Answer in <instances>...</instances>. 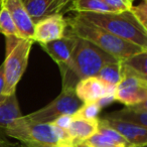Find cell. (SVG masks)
<instances>
[{
  "label": "cell",
  "mask_w": 147,
  "mask_h": 147,
  "mask_svg": "<svg viewBox=\"0 0 147 147\" xmlns=\"http://www.w3.org/2000/svg\"><path fill=\"white\" fill-rule=\"evenodd\" d=\"M71 119H73V115H61V116L57 117L55 120H53L51 124L61 129H63V130H67L71 122Z\"/></svg>",
  "instance_id": "obj_26"
},
{
  "label": "cell",
  "mask_w": 147,
  "mask_h": 147,
  "mask_svg": "<svg viewBox=\"0 0 147 147\" xmlns=\"http://www.w3.org/2000/svg\"><path fill=\"white\" fill-rule=\"evenodd\" d=\"M88 147H130L129 143L112 127L99 118L98 131L83 142Z\"/></svg>",
  "instance_id": "obj_13"
},
{
  "label": "cell",
  "mask_w": 147,
  "mask_h": 147,
  "mask_svg": "<svg viewBox=\"0 0 147 147\" xmlns=\"http://www.w3.org/2000/svg\"><path fill=\"white\" fill-rule=\"evenodd\" d=\"M83 103L79 100L74 88H63L55 100L39 110L23 116L25 120L33 123H51L61 115H74Z\"/></svg>",
  "instance_id": "obj_6"
},
{
  "label": "cell",
  "mask_w": 147,
  "mask_h": 147,
  "mask_svg": "<svg viewBox=\"0 0 147 147\" xmlns=\"http://www.w3.org/2000/svg\"><path fill=\"white\" fill-rule=\"evenodd\" d=\"M103 2L112 9L114 12H125L129 11L130 7L132 6L128 0H102Z\"/></svg>",
  "instance_id": "obj_24"
},
{
  "label": "cell",
  "mask_w": 147,
  "mask_h": 147,
  "mask_svg": "<svg viewBox=\"0 0 147 147\" xmlns=\"http://www.w3.org/2000/svg\"><path fill=\"white\" fill-rule=\"evenodd\" d=\"M67 29L69 32L80 38L90 41L118 61H123L133 55L147 51L146 49L124 40L100 27L82 20L76 15L71 18H67Z\"/></svg>",
  "instance_id": "obj_2"
},
{
  "label": "cell",
  "mask_w": 147,
  "mask_h": 147,
  "mask_svg": "<svg viewBox=\"0 0 147 147\" xmlns=\"http://www.w3.org/2000/svg\"><path fill=\"white\" fill-rule=\"evenodd\" d=\"M128 1L131 3V4H133V2H134V0H128Z\"/></svg>",
  "instance_id": "obj_32"
},
{
  "label": "cell",
  "mask_w": 147,
  "mask_h": 147,
  "mask_svg": "<svg viewBox=\"0 0 147 147\" xmlns=\"http://www.w3.org/2000/svg\"><path fill=\"white\" fill-rule=\"evenodd\" d=\"M0 33L5 36H19L14 21L2 1H0Z\"/></svg>",
  "instance_id": "obj_20"
},
{
  "label": "cell",
  "mask_w": 147,
  "mask_h": 147,
  "mask_svg": "<svg viewBox=\"0 0 147 147\" xmlns=\"http://www.w3.org/2000/svg\"><path fill=\"white\" fill-rule=\"evenodd\" d=\"M77 40L78 37L67 29L65 34L61 39L42 43L40 47L57 63V65H65L71 61Z\"/></svg>",
  "instance_id": "obj_10"
},
{
  "label": "cell",
  "mask_w": 147,
  "mask_h": 147,
  "mask_svg": "<svg viewBox=\"0 0 147 147\" xmlns=\"http://www.w3.org/2000/svg\"><path fill=\"white\" fill-rule=\"evenodd\" d=\"M99 128V118L87 120L73 115V119L67 128V133L74 145L80 144L95 134Z\"/></svg>",
  "instance_id": "obj_14"
},
{
  "label": "cell",
  "mask_w": 147,
  "mask_h": 147,
  "mask_svg": "<svg viewBox=\"0 0 147 147\" xmlns=\"http://www.w3.org/2000/svg\"><path fill=\"white\" fill-rule=\"evenodd\" d=\"M134 1H135V0H134Z\"/></svg>",
  "instance_id": "obj_35"
},
{
  "label": "cell",
  "mask_w": 147,
  "mask_h": 147,
  "mask_svg": "<svg viewBox=\"0 0 147 147\" xmlns=\"http://www.w3.org/2000/svg\"><path fill=\"white\" fill-rule=\"evenodd\" d=\"M84 21L147 49V30L134 18L130 11L108 13H77Z\"/></svg>",
  "instance_id": "obj_4"
},
{
  "label": "cell",
  "mask_w": 147,
  "mask_h": 147,
  "mask_svg": "<svg viewBox=\"0 0 147 147\" xmlns=\"http://www.w3.org/2000/svg\"><path fill=\"white\" fill-rule=\"evenodd\" d=\"M116 61H121L105 53L90 41L78 37L71 61L65 65H59L63 78V88L75 89L79 81L95 77L104 65Z\"/></svg>",
  "instance_id": "obj_1"
},
{
  "label": "cell",
  "mask_w": 147,
  "mask_h": 147,
  "mask_svg": "<svg viewBox=\"0 0 147 147\" xmlns=\"http://www.w3.org/2000/svg\"><path fill=\"white\" fill-rule=\"evenodd\" d=\"M114 96H106V97H103V98L99 99L98 101H97V103L99 104V106L101 107V108H104V107H106L107 105H110L112 102H114Z\"/></svg>",
  "instance_id": "obj_27"
},
{
  "label": "cell",
  "mask_w": 147,
  "mask_h": 147,
  "mask_svg": "<svg viewBox=\"0 0 147 147\" xmlns=\"http://www.w3.org/2000/svg\"><path fill=\"white\" fill-rule=\"evenodd\" d=\"M16 92L0 97V129L4 130L12 122L22 117Z\"/></svg>",
  "instance_id": "obj_16"
},
{
  "label": "cell",
  "mask_w": 147,
  "mask_h": 147,
  "mask_svg": "<svg viewBox=\"0 0 147 147\" xmlns=\"http://www.w3.org/2000/svg\"><path fill=\"white\" fill-rule=\"evenodd\" d=\"M59 147H75V145L73 143H65V144H61V146Z\"/></svg>",
  "instance_id": "obj_30"
},
{
  "label": "cell",
  "mask_w": 147,
  "mask_h": 147,
  "mask_svg": "<svg viewBox=\"0 0 147 147\" xmlns=\"http://www.w3.org/2000/svg\"><path fill=\"white\" fill-rule=\"evenodd\" d=\"M25 9L33 22L51 15V7L53 0H22Z\"/></svg>",
  "instance_id": "obj_18"
},
{
  "label": "cell",
  "mask_w": 147,
  "mask_h": 147,
  "mask_svg": "<svg viewBox=\"0 0 147 147\" xmlns=\"http://www.w3.org/2000/svg\"><path fill=\"white\" fill-rule=\"evenodd\" d=\"M116 87L105 84L97 77H89L79 81L75 86V93L82 103L97 102L106 96H114Z\"/></svg>",
  "instance_id": "obj_9"
},
{
  "label": "cell",
  "mask_w": 147,
  "mask_h": 147,
  "mask_svg": "<svg viewBox=\"0 0 147 147\" xmlns=\"http://www.w3.org/2000/svg\"><path fill=\"white\" fill-rule=\"evenodd\" d=\"M120 63L122 78L115 89L114 100L125 106L147 102V78Z\"/></svg>",
  "instance_id": "obj_7"
},
{
  "label": "cell",
  "mask_w": 147,
  "mask_h": 147,
  "mask_svg": "<svg viewBox=\"0 0 147 147\" xmlns=\"http://www.w3.org/2000/svg\"><path fill=\"white\" fill-rule=\"evenodd\" d=\"M130 147H133V146H130Z\"/></svg>",
  "instance_id": "obj_34"
},
{
  "label": "cell",
  "mask_w": 147,
  "mask_h": 147,
  "mask_svg": "<svg viewBox=\"0 0 147 147\" xmlns=\"http://www.w3.org/2000/svg\"><path fill=\"white\" fill-rule=\"evenodd\" d=\"M101 120L106 123L108 126L115 129L129 143L130 146L146 147L147 128L122 120L108 118V117H103Z\"/></svg>",
  "instance_id": "obj_11"
},
{
  "label": "cell",
  "mask_w": 147,
  "mask_h": 147,
  "mask_svg": "<svg viewBox=\"0 0 147 147\" xmlns=\"http://www.w3.org/2000/svg\"><path fill=\"white\" fill-rule=\"evenodd\" d=\"M0 147H20V146L17 144H14V143L9 142L8 140H6L2 135L0 134Z\"/></svg>",
  "instance_id": "obj_29"
},
{
  "label": "cell",
  "mask_w": 147,
  "mask_h": 147,
  "mask_svg": "<svg viewBox=\"0 0 147 147\" xmlns=\"http://www.w3.org/2000/svg\"><path fill=\"white\" fill-rule=\"evenodd\" d=\"M20 147H25V146H20Z\"/></svg>",
  "instance_id": "obj_33"
},
{
  "label": "cell",
  "mask_w": 147,
  "mask_h": 147,
  "mask_svg": "<svg viewBox=\"0 0 147 147\" xmlns=\"http://www.w3.org/2000/svg\"><path fill=\"white\" fill-rule=\"evenodd\" d=\"M146 59H147V51H141L136 55H131L130 57L121 61L125 65L130 67L137 74L147 78V69H146Z\"/></svg>",
  "instance_id": "obj_21"
},
{
  "label": "cell",
  "mask_w": 147,
  "mask_h": 147,
  "mask_svg": "<svg viewBox=\"0 0 147 147\" xmlns=\"http://www.w3.org/2000/svg\"><path fill=\"white\" fill-rule=\"evenodd\" d=\"M101 110H102V108L99 106L97 102L83 103V105L74 114V116L87 119V120H94V119H98Z\"/></svg>",
  "instance_id": "obj_22"
},
{
  "label": "cell",
  "mask_w": 147,
  "mask_h": 147,
  "mask_svg": "<svg viewBox=\"0 0 147 147\" xmlns=\"http://www.w3.org/2000/svg\"><path fill=\"white\" fill-rule=\"evenodd\" d=\"M95 77L104 82L105 84L110 85V86L116 87L119 84L122 78V74H121V63L116 61L106 65L97 73Z\"/></svg>",
  "instance_id": "obj_19"
},
{
  "label": "cell",
  "mask_w": 147,
  "mask_h": 147,
  "mask_svg": "<svg viewBox=\"0 0 147 147\" xmlns=\"http://www.w3.org/2000/svg\"><path fill=\"white\" fill-rule=\"evenodd\" d=\"M5 87V77H4V67L3 63L0 65V97L3 96V91Z\"/></svg>",
  "instance_id": "obj_28"
},
{
  "label": "cell",
  "mask_w": 147,
  "mask_h": 147,
  "mask_svg": "<svg viewBox=\"0 0 147 147\" xmlns=\"http://www.w3.org/2000/svg\"><path fill=\"white\" fill-rule=\"evenodd\" d=\"M75 147H88V146H86L85 144H83V143H80V144H77V145H75Z\"/></svg>",
  "instance_id": "obj_31"
},
{
  "label": "cell",
  "mask_w": 147,
  "mask_h": 147,
  "mask_svg": "<svg viewBox=\"0 0 147 147\" xmlns=\"http://www.w3.org/2000/svg\"><path fill=\"white\" fill-rule=\"evenodd\" d=\"M2 1L12 17L14 24L22 38L32 39L34 22L25 9L22 0H0Z\"/></svg>",
  "instance_id": "obj_12"
},
{
  "label": "cell",
  "mask_w": 147,
  "mask_h": 147,
  "mask_svg": "<svg viewBox=\"0 0 147 147\" xmlns=\"http://www.w3.org/2000/svg\"><path fill=\"white\" fill-rule=\"evenodd\" d=\"M6 136L20 141L25 147H59L73 143L67 130L51 123H33L20 117L3 130Z\"/></svg>",
  "instance_id": "obj_3"
},
{
  "label": "cell",
  "mask_w": 147,
  "mask_h": 147,
  "mask_svg": "<svg viewBox=\"0 0 147 147\" xmlns=\"http://www.w3.org/2000/svg\"><path fill=\"white\" fill-rule=\"evenodd\" d=\"M32 39L19 36H5V59L3 63L5 87L3 95L16 92V87L28 65Z\"/></svg>",
  "instance_id": "obj_5"
},
{
  "label": "cell",
  "mask_w": 147,
  "mask_h": 147,
  "mask_svg": "<svg viewBox=\"0 0 147 147\" xmlns=\"http://www.w3.org/2000/svg\"><path fill=\"white\" fill-rule=\"evenodd\" d=\"M67 11L77 13H108L114 12L102 0H73Z\"/></svg>",
  "instance_id": "obj_17"
},
{
  "label": "cell",
  "mask_w": 147,
  "mask_h": 147,
  "mask_svg": "<svg viewBox=\"0 0 147 147\" xmlns=\"http://www.w3.org/2000/svg\"><path fill=\"white\" fill-rule=\"evenodd\" d=\"M73 0H53V5L51 7V15L53 14H63V11L67 10V7Z\"/></svg>",
  "instance_id": "obj_25"
},
{
  "label": "cell",
  "mask_w": 147,
  "mask_h": 147,
  "mask_svg": "<svg viewBox=\"0 0 147 147\" xmlns=\"http://www.w3.org/2000/svg\"><path fill=\"white\" fill-rule=\"evenodd\" d=\"M105 117L133 123L147 128V102L133 106H125L122 110L109 113L105 115Z\"/></svg>",
  "instance_id": "obj_15"
},
{
  "label": "cell",
  "mask_w": 147,
  "mask_h": 147,
  "mask_svg": "<svg viewBox=\"0 0 147 147\" xmlns=\"http://www.w3.org/2000/svg\"><path fill=\"white\" fill-rule=\"evenodd\" d=\"M131 14L134 16V18L138 21V23L147 30V4L146 0H142L140 4L136 6H131L129 9Z\"/></svg>",
  "instance_id": "obj_23"
},
{
  "label": "cell",
  "mask_w": 147,
  "mask_h": 147,
  "mask_svg": "<svg viewBox=\"0 0 147 147\" xmlns=\"http://www.w3.org/2000/svg\"><path fill=\"white\" fill-rule=\"evenodd\" d=\"M67 27V19L63 14L49 15L34 23L32 40L42 45L61 39L65 34Z\"/></svg>",
  "instance_id": "obj_8"
}]
</instances>
